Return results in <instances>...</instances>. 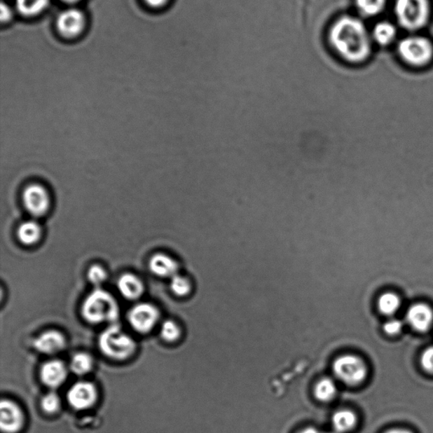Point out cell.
<instances>
[{"label":"cell","mask_w":433,"mask_h":433,"mask_svg":"<svg viewBox=\"0 0 433 433\" xmlns=\"http://www.w3.org/2000/svg\"><path fill=\"white\" fill-rule=\"evenodd\" d=\"M329 41L334 51L346 62L361 64L373 52V41L365 23L355 16H341L329 32Z\"/></svg>","instance_id":"6da1fadb"},{"label":"cell","mask_w":433,"mask_h":433,"mask_svg":"<svg viewBox=\"0 0 433 433\" xmlns=\"http://www.w3.org/2000/svg\"><path fill=\"white\" fill-rule=\"evenodd\" d=\"M81 315L89 324H113L120 317V306L111 294L96 289L85 297L81 305Z\"/></svg>","instance_id":"7a4b0ae2"},{"label":"cell","mask_w":433,"mask_h":433,"mask_svg":"<svg viewBox=\"0 0 433 433\" xmlns=\"http://www.w3.org/2000/svg\"><path fill=\"white\" fill-rule=\"evenodd\" d=\"M431 8L430 0H395L394 11L400 27L418 32L430 20Z\"/></svg>","instance_id":"3957f363"},{"label":"cell","mask_w":433,"mask_h":433,"mask_svg":"<svg viewBox=\"0 0 433 433\" xmlns=\"http://www.w3.org/2000/svg\"><path fill=\"white\" fill-rule=\"evenodd\" d=\"M101 352L116 361H124L132 357L137 349L133 338L121 329L117 324L110 325L101 333L99 338Z\"/></svg>","instance_id":"277c9868"},{"label":"cell","mask_w":433,"mask_h":433,"mask_svg":"<svg viewBox=\"0 0 433 433\" xmlns=\"http://www.w3.org/2000/svg\"><path fill=\"white\" fill-rule=\"evenodd\" d=\"M398 53L404 63L412 67L422 68L433 60V43L426 36H408L399 43Z\"/></svg>","instance_id":"5b68a950"},{"label":"cell","mask_w":433,"mask_h":433,"mask_svg":"<svg viewBox=\"0 0 433 433\" xmlns=\"http://www.w3.org/2000/svg\"><path fill=\"white\" fill-rule=\"evenodd\" d=\"M333 371L343 383L357 386L367 377V366L357 355L346 354L338 357L333 363Z\"/></svg>","instance_id":"8992f818"},{"label":"cell","mask_w":433,"mask_h":433,"mask_svg":"<svg viewBox=\"0 0 433 433\" xmlns=\"http://www.w3.org/2000/svg\"><path fill=\"white\" fill-rule=\"evenodd\" d=\"M56 30L65 39H74L83 34L87 18L83 11L75 7L61 11L55 20Z\"/></svg>","instance_id":"52a82bcc"},{"label":"cell","mask_w":433,"mask_h":433,"mask_svg":"<svg viewBox=\"0 0 433 433\" xmlns=\"http://www.w3.org/2000/svg\"><path fill=\"white\" fill-rule=\"evenodd\" d=\"M24 206L29 214L39 218L47 214L51 205L50 193L40 184H31L23 191Z\"/></svg>","instance_id":"ba28073f"},{"label":"cell","mask_w":433,"mask_h":433,"mask_svg":"<svg viewBox=\"0 0 433 433\" xmlns=\"http://www.w3.org/2000/svg\"><path fill=\"white\" fill-rule=\"evenodd\" d=\"M159 316L160 314L156 306L149 303H140L130 309L128 321L137 332L148 334L156 326Z\"/></svg>","instance_id":"9c48e42d"},{"label":"cell","mask_w":433,"mask_h":433,"mask_svg":"<svg viewBox=\"0 0 433 433\" xmlns=\"http://www.w3.org/2000/svg\"><path fill=\"white\" fill-rule=\"evenodd\" d=\"M97 390L93 383L81 381L72 385L67 393V400L77 411L88 410L95 404Z\"/></svg>","instance_id":"30bf717a"},{"label":"cell","mask_w":433,"mask_h":433,"mask_svg":"<svg viewBox=\"0 0 433 433\" xmlns=\"http://www.w3.org/2000/svg\"><path fill=\"white\" fill-rule=\"evenodd\" d=\"M25 423L22 408L10 399H3L0 404V427L3 433H19Z\"/></svg>","instance_id":"8fae6325"},{"label":"cell","mask_w":433,"mask_h":433,"mask_svg":"<svg viewBox=\"0 0 433 433\" xmlns=\"http://www.w3.org/2000/svg\"><path fill=\"white\" fill-rule=\"evenodd\" d=\"M68 376L67 367L60 359L45 362L40 369V378L44 385L56 389L64 383Z\"/></svg>","instance_id":"7c38bea8"},{"label":"cell","mask_w":433,"mask_h":433,"mask_svg":"<svg viewBox=\"0 0 433 433\" xmlns=\"http://www.w3.org/2000/svg\"><path fill=\"white\" fill-rule=\"evenodd\" d=\"M406 318L412 329L418 332H427L433 324V310L424 303L412 305L407 310Z\"/></svg>","instance_id":"4fadbf2b"},{"label":"cell","mask_w":433,"mask_h":433,"mask_svg":"<svg viewBox=\"0 0 433 433\" xmlns=\"http://www.w3.org/2000/svg\"><path fill=\"white\" fill-rule=\"evenodd\" d=\"M65 345V337L57 330H48L41 334L34 341L35 349L44 355L59 353L64 349Z\"/></svg>","instance_id":"5bb4252c"},{"label":"cell","mask_w":433,"mask_h":433,"mask_svg":"<svg viewBox=\"0 0 433 433\" xmlns=\"http://www.w3.org/2000/svg\"><path fill=\"white\" fill-rule=\"evenodd\" d=\"M149 268L153 275L161 277H172L177 275V261L165 253H156L149 261Z\"/></svg>","instance_id":"9a60e30c"},{"label":"cell","mask_w":433,"mask_h":433,"mask_svg":"<svg viewBox=\"0 0 433 433\" xmlns=\"http://www.w3.org/2000/svg\"><path fill=\"white\" fill-rule=\"evenodd\" d=\"M118 291L125 299L134 301L142 296L144 291V285L137 275L126 273L118 280Z\"/></svg>","instance_id":"2e32d148"},{"label":"cell","mask_w":433,"mask_h":433,"mask_svg":"<svg viewBox=\"0 0 433 433\" xmlns=\"http://www.w3.org/2000/svg\"><path fill=\"white\" fill-rule=\"evenodd\" d=\"M371 34L374 43L381 46H389L397 39L398 31L393 23L383 20L376 24Z\"/></svg>","instance_id":"e0dca14e"},{"label":"cell","mask_w":433,"mask_h":433,"mask_svg":"<svg viewBox=\"0 0 433 433\" xmlns=\"http://www.w3.org/2000/svg\"><path fill=\"white\" fill-rule=\"evenodd\" d=\"M358 418L357 414L349 408H341L333 415L332 425L334 430L340 433L352 431L357 427Z\"/></svg>","instance_id":"ac0fdd59"},{"label":"cell","mask_w":433,"mask_h":433,"mask_svg":"<svg viewBox=\"0 0 433 433\" xmlns=\"http://www.w3.org/2000/svg\"><path fill=\"white\" fill-rule=\"evenodd\" d=\"M50 0H15V10L24 18L42 14L50 6Z\"/></svg>","instance_id":"d6986e66"},{"label":"cell","mask_w":433,"mask_h":433,"mask_svg":"<svg viewBox=\"0 0 433 433\" xmlns=\"http://www.w3.org/2000/svg\"><path fill=\"white\" fill-rule=\"evenodd\" d=\"M18 236L20 242L23 245L34 246L42 237V228L39 223L29 220V221L20 224L18 231Z\"/></svg>","instance_id":"ffe728a7"},{"label":"cell","mask_w":433,"mask_h":433,"mask_svg":"<svg viewBox=\"0 0 433 433\" xmlns=\"http://www.w3.org/2000/svg\"><path fill=\"white\" fill-rule=\"evenodd\" d=\"M387 0H355V6L363 18H376L385 9Z\"/></svg>","instance_id":"44dd1931"},{"label":"cell","mask_w":433,"mask_h":433,"mask_svg":"<svg viewBox=\"0 0 433 433\" xmlns=\"http://www.w3.org/2000/svg\"><path fill=\"white\" fill-rule=\"evenodd\" d=\"M338 387L332 378H324L319 380L314 387V395L320 402H329L336 396Z\"/></svg>","instance_id":"7402d4cb"},{"label":"cell","mask_w":433,"mask_h":433,"mask_svg":"<svg viewBox=\"0 0 433 433\" xmlns=\"http://www.w3.org/2000/svg\"><path fill=\"white\" fill-rule=\"evenodd\" d=\"M93 364L91 355L85 352H79L73 355L69 367L73 373L77 376H84L92 370Z\"/></svg>","instance_id":"603a6c76"},{"label":"cell","mask_w":433,"mask_h":433,"mask_svg":"<svg viewBox=\"0 0 433 433\" xmlns=\"http://www.w3.org/2000/svg\"><path fill=\"white\" fill-rule=\"evenodd\" d=\"M378 306L383 315L393 316L401 306V300L394 293H385L380 296Z\"/></svg>","instance_id":"cb8c5ba5"},{"label":"cell","mask_w":433,"mask_h":433,"mask_svg":"<svg viewBox=\"0 0 433 433\" xmlns=\"http://www.w3.org/2000/svg\"><path fill=\"white\" fill-rule=\"evenodd\" d=\"M170 289L174 295L184 297L189 295L191 289L190 281L186 277L177 275L171 277Z\"/></svg>","instance_id":"d4e9b609"},{"label":"cell","mask_w":433,"mask_h":433,"mask_svg":"<svg viewBox=\"0 0 433 433\" xmlns=\"http://www.w3.org/2000/svg\"><path fill=\"white\" fill-rule=\"evenodd\" d=\"M161 337L166 342H175L181 335V329L177 322L167 320L163 322L160 329Z\"/></svg>","instance_id":"484cf974"},{"label":"cell","mask_w":433,"mask_h":433,"mask_svg":"<svg viewBox=\"0 0 433 433\" xmlns=\"http://www.w3.org/2000/svg\"><path fill=\"white\" fill-rule=\"evenodd\" d=\"M41 406L45 413L53 415L57 413L60 408V399L55 392L45 394L41 401Z\"/></svg>","instance_id":"4316f807"},{"label":"cell","mask_w":433,"mask_h":433,"mask_svg":"<svg viewBox=\"0 0 433 433\" xmlns=\"http://www.w3.org/2000/svg\"><path fill=\"white\" fill-rule=\"evenodd\" d=\"M88 277L93 285L99 286L107 279V273L100 265H92L88 272Z\"/></svg>","instance_id":"83f0119b"},{"label":"cell","mask_w":433,"mask_h":433,"mask_svg":"<svg viewBox=\"0 0 433 433\" xmlns=\"http://www.w3.org/2000/svg\"><path fill=\"white\" fill-rule=\"evenodd\" d=\"M420 364L427 373L433 374V345L427 347L420 357Z\"/></svg>","instance_id":"f1b7e54d"},{"label":"cell","mask_w":433,"mask_h":433,"mask_svg":"<svg viewBox=\"0 0 433 433\" xmlns=\"http://www.w3.org/2000/svg\"><path fill=\"white\" fill-rule=\"evenodd\" d=\"M384 332L389 335L399 334L404 329V322L397 318H392L383 324Z\"/></svg>","instance_id":"f546056e"},{"label":"cell","mask_w":433,"mask_h":433,"mask_svg":"<svg viewBox=\"0 0 433 433\" xmlns=\"http://www.w3.org/2000/svg\"><path fill=\"white\" fill-rule=\"evenodd\" d=\"M14 18V11L12 8L7 5L6 2L2 1L0 6V20L2 24L10 22Z\"/></svg>","instance_id":"4dcf8cb0"},{"label":"cell","mask_w":433,"mask_h":433,"mask_svg":"<svg viewBox=\"0 0 433 433\" xmlns=\"http://www.w3.org/2000/svg\"><path fill=\"white\" fill-rule=\"evenodd\" d=\"M146 6L154 8V9H159L165 6L170 0H143Z\"/></svg>","instance_id":"1f68e13d"},{"label":"cell","mask_w":433,"mask_h":433,"mask_svg":"<svg viewBox=\"0 0 433 433\" xmlns=\"http://www.w3.org/2000/svg\"><path fill=\"white\" fill-rule=\"evenodd\" d=\"M384 433H413V432L407 430V429L394 428V429H390V430L387 431L386 432H384Z\"/></svg>","instance_id":"d6a6232c"},{"label":"cell","mask_w":433,"mask_h":433,"mask_svg":"<svg viewBox=\"0 0 433 433\" xmlns=\"http://www.w3.org/2000/svg\"><path fill=\"white\" fill-rule=\"evenodd\" d=\"M299 433H320V432L316 428L308 427V428L304 429V430H302Z\"/></svg>","instance_id":"836d02e7"},{"label":"cell","mask_w":433,"mask_h":433,"mask_svg":"<svg viewBox=\"0 0 433 433\" xmlns=\"http://www.w3.org/2000/svg\"><path fill=\"white\" fill-rule=\"evenodd\" d=\"M60 1H62L64 4H67V5H76V4L79 3L80 1H81V0H60Z\"/></svg>","instance_id":"e575fe53"},{"label":"cell","mask_w":433,"mask_h":433,"mask_svg":"<svg viewBox=\"0 0 433 433\" xmlns=\"http://www.w3.org/2000/svg\"><path fill=\"white\" fill-rule=\"evenodd\" d=\"M327 433H340V432H338L334 430L333 432H327Z\"/></svg>","instance_id":"d590c367"}]
</instances>
